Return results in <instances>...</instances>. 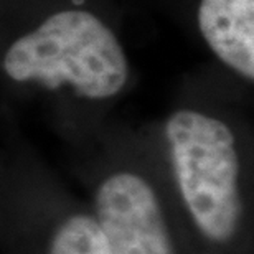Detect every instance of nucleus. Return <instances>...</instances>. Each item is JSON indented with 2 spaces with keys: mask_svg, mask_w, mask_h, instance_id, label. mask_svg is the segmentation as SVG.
<instances>
[{
  "mask_svg": "<svg viewBox=\"0 0 254 254\" xmlns=\"http://www.w3.org/2000/svg\"><path fill=\"white\" fill-rule=\"evenodd\" d=\"M137 69L111 0H0V103L38 111L66 145L116 116Z\"/></svg>",
  "mask_w": 254,
  "mask_h": 254,
  "instance_id": "1",
  "label": "nucleus"
},
{
  "mask_svg": "<svg viewBox=\"0 0 254 254\" xmlns=\"http://www.w3.org/2000/svg\"><path fill=\"white\" fill-rule=\"evenodd\" d=\"M251 93L220 73L185 79L152 121L167 179L201 254H254Z\"/></svg>",
  "mask_w": 254,
  "mask_h": 254,
  "instance_id": "2",
  "label": "nucleus"
},
{
  "mask_svg": "<svg viewBox=\"0 0 254 254\" xmlns=\"http://www.w3.org/2000/svg\"><path fill=\"white\" fill-rule=\"evenodd\" d=\"M66 149L111 254H201L167 179L154 124L114 116Z\"/></svg>",
  "mask_w": 254,
  "mask_h": 254,
  "instance_id": "3",
  "label": "nucleus"
},
{
  "mask_svg": "<svg viewBox=\"0 0 254 254\" xmlns=\"http://www.w3.org/2000/svg\"><path fill=\"white\" fill-rule=\"evenodd\" d=\"M0 254H111L86 200L48 165L2 103Z\"/></svg>",
  "mask_w": 254,
  "mask_h": 254,
  "instance_id": "4",
  "label": "nucleus"
},
{
  "mask_svg": "<svg viewBox=\"0 0 254 254\" xmlns=\"http://www.w3.org/2000/svg\"><path fill=\"white\" fill-rule=\"evenodd\" d=\"M195 37L216 73L251 93L254 84V0H191Z\"/></svg>",
  "mask_w": 254,
  "mask_h": 254,
  "instance_id": "5",
  "label": "nucleus"
}]
</instances>
